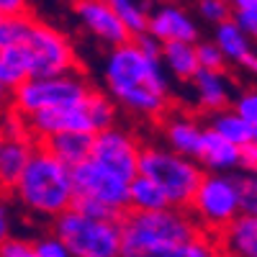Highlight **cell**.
<instances>
[{
	"label": "cell",
	"mask_w": 257,
	"mask_h": 257,
	"mask_svg": "<svg viewBox=\"0 0 257 257\" xmlns=\"http://www.w3.org/2000/svg\"><path fill=\"white\" fill-rule=\"evenodd\" d=\"M105 95L126 111L165 118L170 113V77L162 70V62L147 59L132 41L118 49H111L103 64Z\"/></svg>",
	"instance_id": "6da1fadb"
},
{
	"label": "cell",
	"mask_w": 257,
	"mask_h": 257,
	"mask_svg": "<svg viewBox=\"0 0 257 257\" xmlns=\"http://www.w3.org/2000/svg\"><path fill=\"white\" fill-rule=\"evenodd\" d=\"M77 72V54L59 29L31 18L18 44L0 52V85L16 90L26 80H47Z\"/></svg>",
	"instance_id": "7a4b0ae2"
},
{
	"label": "cell",
	"mask_w": 257,
	"mask_h": 257,
	"mask_svg": "<svg viewBox=\"0 0 257 257\" xmlns=\"http://www.w3.org/2000/svg\"><path fill=\"white\" fill-rule=\"evenodd\" d=\"M198 231L188 211H126L121 219V257H183L185 244Z\"/></svg>",
	"instance_id": "3957f363"
},
{
	"label": "cell",
	"mask_w": 257,
	"mask_h": 257,
	"mask_svg": "<svg viewBox=\"0 0 257 257\" xmlns=\"http://www.w3.org/2000/svg\"><path fill=\"white\" fill-rule=\"evenodd\" d=\"M13 193L24 208L39 213V216L57 219L64 211H70L75 201L72 170L54 160L41 144H36Z\"/></svg>",
	"instance_id": "277c9868"
},
{
	"label": "cell",
	"mask_w": 257,
	"mask_h": 257,
	"mask_svg": "<svg viewBox=\"0 0 257 257\" xmlns=\"http://www.w3.org/2000/svg\"><path fill=\"white\" fill-rule=\"evenodd\" d=\"M116 118V103L100 93L90 90L82 100L72 105H62L52 111H39L34 116H26V132L29 137L41 144L54 134H100L113 126Z\"/></svg>",
	"instance_id": "5b68a950"
},
{
	"label": "cell",
	"mask_w": 257,
	"mask_h": 257,
	"mask_svg": "<svg viewBox=\"0 0 257 257\" xmlns=\"http://www.w3.org/2000/svg\"><path fill=\"white\" fill-rule=\"evenodd\" d=\"M139 175L162 188L170 208L188 211L206 173L196 160H185L160 144H147L139 152Z\"/></svg>",
	"instance_id": "8992f818"
},
{
	"label": "cell",
	"mask_w": 257,
	"mask_h": 257,
	"mask_svg": "<svg viewBox=\"0 0 257 257\" xmlns=\"http://www.w3.org/2000/svg\"><path fill=\"white\" fill-rule=\"evenodd\" d=\"M52 234L72 257H121V221H95L70 208L54 219Z\"/></svg>",
	"instance_id": "52a82bcc"
},
{
	"label": "cell",
	"mask_w": 257,
	"mask_h": 257,
	"mask_svg": "<svg viewBox=\"0 0 257 257\" xmlns=\"http://www.w3.org/2000/svg\"><path fill=\"white\" fill-rule=\"evenodd\" d=\"M190 219L201 224L206 234H219L242 216V201H239V185L237 175H211L206 173L196 196L190 201Z\"/></svg>",
	"instance_id": "ba28073f"
},
{
	"label": "cell",
	"mask_w": 257,
	"mask_h": 257,
	"mask_svg": "<svg viewBox=\"0 0 257 257\" xmlns=\"http://www.w3.org/2000/svg\"><path fill=\"white\" fill-rule=\"evenodd\" d=\"M90 90H93L90 82L80 72L62 75V77H47V80H26L24 85H18L11 93V111H16L21 118H26L39 111L72 105V103L82 100Z\"/></svg>",
	"instance_id": "9c48e42d"
},
{
	"label": "cell",
	"mask_w": 257,
	"mask_h": 257,
	"mask_svg": "<svg viewBox=\"0 0 257 257\" xmlns=\"http://www.w3.org/2000/svg\"><path fill=\"white\" fill-rule=\"evenodd\" d=\"M72 190H75V201H98L113 208L116 213H121V216L128 211L126 203L128 183L108 173V170H103L93 160L72 167Z\"/></svg>",
	"instance_id": "30bf717a"
},
{
	"label": "cell",
	"mask_w": 257,
	"mask_h": 257,
	"mask_svg": "<svg viewBox=\"0 0 257 257\" xmlns=\"http://www.w3.org/2000/svg\"><path fill=\"white\" fill-rule=\"evenodd\" d=\"M139 152H142V144L132 132L111 126L105 132L95 134L90 160L100 165L103 170L118 175L121 180L132 183L139 175Z\"/></svg>",
	"instance_id": "8fae6325"
},
{
	"label": "cell",
	"mask_w": 257,
	"mask_h": 257,
	"mask_svg": "<svg viewBox=\"0 0 257 257\" xmlns=\"http://www.w3.org/2000/svg\"><path fill=\"white\" fill-rule=\"evenodd\" d=\"M75 16L85 31L103 44H108L111 49H118L132 41L118 16L113 13L111 0H80V3H75Z\"/></svg>",
	"instance_id": "7c38bea8"
},
{
	"label": "cell",
	"mask_w": 257,
	"mask_h": 257,
	"mask_svg": "<svg viewBox=\"0 0 257 257\" xmlns=\"http://www.w3.org/2000/svg\"><path fill=\"white\" fill-rule=\"evenodd\" d=\"M147 34L155 36L160 44H198V24L183 6H155L149 13Z\"/></svg>",
	"instance_id": "4fadbf2b"
},
{
	"label": "cell",
	"mask_w": 257,
	"mask_h": 257,
	"mask_svg": "<svg viewBox=\"0 0 257 257\" xmlns=\"http://www.w3.org/2000/svg\"><path fill=\"white\" fill-rule=\"evenodd\" d=\"M203 126L185 113H167L162 118V139L170 152H175L185 160H196L201 149Z\"/></svg>",
	"instance_id": "5bb4252c"
},
{
	"label": "cell",
	"mask_w": 257,
	"mask_h": 257,
	"mask_svg": "<svg viewBox=\"0 0 257 257\" xmlns=\"http://www.w3.org/2000/svg\"><path fill=\"white\" fill-rule=\"evenodd\" d=\"M196 162L201 170H208L211 175H231V170L242 167V149L229 144L211 128H203Z\"/></svg>",
	"instance_id": "9a60e30c"
},
{
	"label": "cell",
	"mask_w": 257,
	"mask_h": 257,
	"mask_svg": "<svg viewBox=\"0 0 257 257\" xmlns=\"http://www.w3.org/2000/svg\"><path fill=\"white\" fill-rule=\"evenodd\" d=\"M190 82H193V93H196L198 105L203 111H208L211 116L231 108V103H234V85H231L226 72L198 70V75L193 77Z\"/></svg>",
	"instance_id": "2e32d148"
},
{
	"label": "cell",
	"mask_w": 257,
	"mask_h": 257,
	"mask_svg": "<svg viewBox=\"0 0 257 257\" xmlns=\"http://www.w3.org/2000/svg\"><path fill=\"white\" fill-rule=\"evenodd\" d=\"M36 149V142L26 137H13L3 142L0 149V190H13L18 178L24 175V170Z\"/></svg>",
	"instance_id": "e0dca14e"
},
{
	"label": "cell",
	"mask_w": 257,
	"mask_h": 257,
	"mask_svg": "<svg viewBox=\"0 0 257 257\" xmlns=\"http://www.w3.org/2000/svg\"><path fill=\"white\" fill-rule=\"evenodd\" d=\"M219 244L224 257H257V216H237L221 234Z\"/></svg>",
	"instance_id": "ac0fdd59"
},
{
	"label": "cell",
	"mask_w": 257,
	"mask_h": 257,
	"mask_svg": "<svg viewBox=\"0 0 257 257\" xmlns=\"http://www.w3.org/2000/svg\"><path fill=\"white\" fill-rule=\"evenodd\" d=\"M93 142H95L93 134H54L47 142H41V147H44L54 160H59L62 165H67L72 170V167L90 160Z\"/></svg>",
	"instance_id": "d6986e66"
},
{
	"label": "cell",
	"mask_w": 257,
	"mask_h": 257,
	"mask_svg": "<svg viewBox=\"0 0 257 257\" xmlns=\"http://www.w3.org/2000/svg\"><path fill=\"white\" fill-rule=\"evenodd\" d=\"M213 44H216V49L224 54L226 64H244V59L254 52L252 49V41L244 36V31L234 24V21H224V24L213 26Z\"/></svg>",
	"instance_id": "ffe728a7"
},
{
	"label": "cell",
	"mask_w": 257,
	"mask_h": 257,
	"mask_svg": "<svg viewBox=\"0 0 257 257\" xmlns=\"http://www.w3.org/2000/svg\"><path fill=\"white\" fill-rule=\"evenodd\" d=\"M160 62H162L165 75L175 77L180 82H190L201 70L196 59V44H165Z\"/></svg>",
	"instance_id": "44dd1931"
},
{
	"label": "cell",
	"mask_w": 257,
	"mask_h": 257,
	"mask_svg": "<svg viewBox=\"0 0 257 257\" xmlns=\"http://www.w3.org/2000/svg\"><path fill=\"white\" fill-rule=\"evenodd\" d=\"M128 211L132 213H152V211H165L170 208V201L162 193V188L152 180H147L142 175H137L128 183Z\"/></svg>",
	"instance_id": "7402d4cb"
},
{
	"label": "cell",
	"mask_w": 257,
	"mask_h": 257,
	"mask_svg": "<svg viewBox=\"0 0 257 257\" xmlns=\"http://www.w3.org/2000/svg\"><path fill=\"white\" fill-rule=\"evenodd\" d=\"M208 128H211V132H216L221 139H226L229 144L239 147V149L249 147L252 144V137H254V128L247 121H242L231 108H226L221 113H213Z\"/></svg>",
	"instance_id": "603a6c76"
},
{
	"label": "cell",
	"mask_w": 257,
	"mask_h": 257,
	"mask_svg": "<svg viewBox=\"0 0 257 257\" xmlns=\"http://www.w3.org/2000/svg\"><path fill=\"white\" fill-rule=\"evenodd\" d=\"M113 13L118 16L121 26L126 29L128 39H137L147 34L149 26V13H152V3H137V0H111Z\"/></svg>",
	"instance_id": "cb8c5ba5"
},
{
	"label": "cell",
	"mask_w": 257,
	"mask_h": 257,
	"mask_svg": "<svg viewBox=\"0 0 257 257\" xmlns=\"http://www.w3.org/2000/svg\"><path fill=\"white\" fill-rule=\"evenodd\" d=\"M183 257H224V252H221V244L213 234L198 231L196 237L185 244Z\"/></svg>",
	"instance_id": "d4e9b609"
},
{
	"label": "cell",
	"mask_w": 257,
	"mask_h": 257,
	"mask_svg": "<svg viewBox=\"0 0 257 257\" xmlns=\"http://www.w3.org/2000/svg\"><path fill=\"white\" fill-rule=\"evenodd\" d=\"M196 59H198V67L206 70V72H226V59L216 49L213 41H198L196 44Z\"/></svg>",
	"instance_id": "484cf974"
},
{
	"label": "cell",
	"mask_w": 257,
	"mask_h": 257,
	"mask_svg": "<svg viewBox=\"0 0 257 257\" xmlns=\"http://www.w3.org/2000/svg\"><path fill=\"white\" fill-rule=\"evenodd\" d=\"M31 24V16H21V18H0V52L18 44L21 36L26 34Z\"/></svg>",
	"instance_id": "4316f807"
},
{
	"label": "cell",
	"mask_w": 257,
	"mask_h": 257,
	"mask_svg": "<svg viewBox=\"0 0 257 257\" xmlns=\"http://www.w3.org/2000/svg\"><path fill=\"white\" fill-rule=\"evenodd\" d=\"M231 111L257 132V88H249V90H242V93L234 95Z\"/></svg>",
	"instance_id": "83f0119b"
},
{
	"label": "cell",
	"mask_w": 257,
	"mask_h": 257,
	"mask_svg": "<svg viewBox=\"0 0 257 257\" xmlns=\"http://www.w3.org/2000/svg\"><path fill=\"white\" fill-rule=\"evenodd\" d=\"M237 185H239L242 213L244 216H257V175L242 173L237 175Z\"/></svg>",
	"instance_id": "f1b7e54d"
},
{
	"label": "cell",
	"mask_w": 257,
	"mask_h": 257,
	"mask_svg": "<svg viewBox=\"0 0 257 257\" xmlns=\"http://www.w3.org/2000/svg\"><path fill=\"white\" fill-rule=\"evenodd\" d=\"M196 11L203 21H208L213 26H219L231 18V3H224V0H201L196 6Z\"/></svg>",
	"instance_id": "f546056e"
},
{
	"label": "cell",
	"mask_w": 257,
	"mask_h": 257,
	"mask_svg": "<svg viewBox=\"0 0 257 257\" xmlns=\"http://www.w3.org/2000/svg\"><path fill=\"white\" fill-rule=\"evenodd\" d=\"M34 249L39 257H72L70 249L64 247V242L59 237H54V234H44V237H39L34 242Z\"/></svg>",
	"instance_id": "4dcf8cb0"
},
{
	"label": "cell",
	"mask_w": 257,
	"mask_h": 257,
	"mask_svg": "<svg viewBox=\"0 0 257 257\" xmlns=\"http://www.w3.org/2000/svg\"><path fill=\"white\" fill-rule=\"evenodd\" d=\"M0 257H39L36 249H34V242L29 239H6L3 244H0Z\"/></svg>",
	"instance_id": "1f68e13d"
},
{
	"label": "cell",
	"mask_w": 257,
	"mask_h": 257,
	"mask_svg": "<svg viewBox=\"0 0 257 257\" xmlns=\"http://www.w3.org/2000/svg\"><path fill=\"white\" fill-rule=\"evenodd\" d=\"M132 44L147 57V59H157L160 62V57H162V44L155 39V36H149V34H142V36H137V39H132Z\"/></svg>",
	"instance_id": "d6a6232c"
},
{
	"label": "cell",
	"mask_w": 257,
	"mask_h": 257,
	"mask_svg": "<svg viewBox=\"0 0 257 257\" xmlns=\"http://www.w3.org/2000/svg\"><path fill=\"white\" fill-rule=\"evenodd\" d=\"M231 21L237 24L249 41H257V13H242V11H231Z\"/></svg>",
	"instance_id": "836d02e7"
},
{
	"label": "cell",
	"mask_w": 257,
	"mask_h": 257,
	"mask_svg": "<svg viewBox=\"0 0 257 257\" xmlns=\"http://www.w3.org/2000/svg\"><path fill=\"white\" fill-rule=\"evenodd\" d=\"M21 16H31L29 3H24V0H0V18H21Z\"/></svg>",
	"instance_id": "e575fe53"
},
{
	"label": "cell",
	"mask_w": 257,
	"mask_h": 257,
	"mask_svg": "<svg viewBox=\"0 0 257 257\" xmlns=\"http://www.w3.org/2000/svg\"><path fill=\"white\" fill-rule=\"evenodd\" d=\"M6 239H11V211H8L6 201L0 198V244Z\"/></svg>",
	"instance_id": "d590c367"
},
{
	"label": "cell",
	"mask_w": 257,
	"mask_h": 257,
	"mask_svg": "<svg viewBox=\"0 0 257 257\" xmlns=\"http://www.w3.org/2000/svg\"><path fill=\"white\" fill-rule=\"evenodd\" d=\"M242 170L249 173V175H257V149L254 147L242 149Z\"/></svg>",
	"instance_id": "8d00e7d4"
},
{
	"label": "cell",
	"mask_w": 257,
	"mask_h": 257,
	"mask_svg": "<svg viewBox=\"0 0 257 257\" xmlns=\"http://www.w3.org/2000/svg\"><path fill=\"white\" fill-rule=\"evenodd\" d=\"M11 108V90H6L3 85H0V116Z\"/></svg>",
	"instance_id": "74e56055"
},
{
	"label": "cell",
	"mask_w": 257,
	"mask_h": 257,
	"mask_svg": "<svg viewBox=\"0 0 257 257\" xmlns=\"http://www.w3.org/2000/svg\"><path fill=\"white\" fill-rule=\"evenodd\" d=\"M242 67L247 70V72H252V75H257V52H252L247 59H244V64Z\"/></svg>",
	"instance_id": "f35d334b"
},
{
	"label": "cell",
	"mask_w": 257,
	"mask_h": 257,
	"mask_svg": "<svg viewBox=\"0 0 257 257\" xmlns=\"http://www.w3.org/2000/svg\"><path fill=\"white\" fill-rule=\"evenodd\" d=\"M249 147H254V149H257V132H254V137H252V144H249Z\"/></svg>",
	"instance_id": "ab89813d"
},
{
	"label": "cell",
	"mask_w": 257,
	"mask_h": 257,
	"mask_svg": "<svg viewBox=\"0 0 257 257\" xmlns=\"http://www.w3.org/2000/svg\"><path fill=\"white\" fill-rule=\"evenodd\" d=\"M3 142H6V137H3V128H0V149H3Z\"/></svg>",
	"instance_id": "60d3db41"
}]
</instances>
